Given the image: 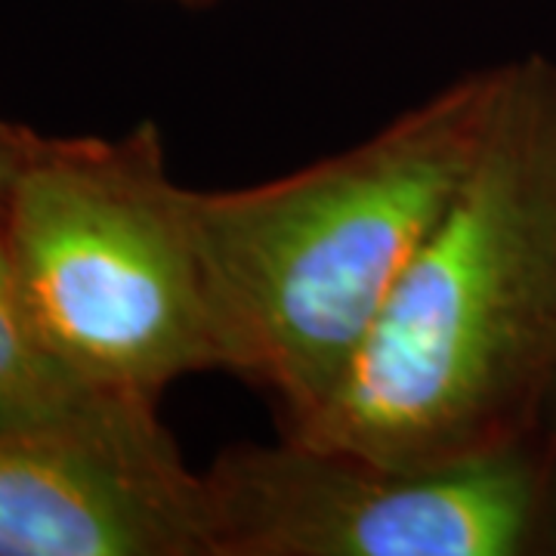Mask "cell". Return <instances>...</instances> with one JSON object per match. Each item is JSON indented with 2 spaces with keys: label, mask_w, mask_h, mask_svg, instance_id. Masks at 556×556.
I'll use <instances>...</instances> for the list:
<instances>
[{
  "label": "cell",
  "mask_w": 556,
  "mask_h": 556,
  "mask_svg": "<svg viewBox=\"0 0 556 556\" xmlns=\"http://www.w3.org/2000/svg\"><path fill=\"white\" fill-rule=\"evenodd\" d=\"M554 405L556 60L529 53L338 393L281 437L445 467L532 442Z\"/></svg>",
  "instance_id": "cell-1"
},
{
  "label": "cell",
  "mask_w": 556,
  "mask_h": 556,
  "mask_svg": "<svg viewBox=\"0 0 556 556\" xmlns=\"http://www.w3.org/2000/svg\"><path fill=\"white\" fill-rule=\"evenodd\" d=\"M504 62L467 72L378 134L244 189H192L226 375L294 433L338 393L420 241L477 159Z\"/></svg>",
  "instance_id": "cell-2"
},
{
  "label": "cell",
  "mask_w": 556,
  "mask_h": 556,
  "mask_svg": "<svg viewBox=\"0 0 556 556\" xmlns=\"http://www.w3.org/2000/svg\"><path fill=\"white\" fill-rule=\"evenodd\" d=\"M189 199L155 121L118 139L35 130L3 199L28 316L102 390L159 402L189 375H226Z\"/></svg>",
  "instance_id": "cell-3"
},
{
  "label": "cell",
  "mask_w": 556,
  "mask_h": 556,
  "mask_svg": "<svg viewBox=\"0 0 556 556\" xmlns=\"http://www.w3.org/2000/svg\"><path fill=\"white\" fill-rule=\"evenodd\" d=\"M204 473L214 556H554L544 433L445 467H393L278 433Z\"/></svg>",
  "instance_id": "cell-4"
},
{
  "label": "cell",
  "mask_w": 556,
  "mask_h": 556,
  "mask_svg": "<svg viewBox=\"0 0 556 556\" xmlns=\"http://www.w3.org/2000/svg\"><path fill=\"white\" fill-rule=\"evenodd\" d=\"M0 556H214L204 473L159 405L0 439Z\"/></svg>",
  "instance_id": "cell-5"
},
{
  "label": "cell",
  "mask_w": 556,
  "mask_h": 556,
  "mask_svg": "<svg viewBox=\"0 0 556 556\" xmlns=\"http://www.w3.org/2000/svg\"><path fill=\"white\" fill-rule=\"evenodd\" d=\"M159 402L121 396L65 365L25 309L0 232V439L105 424Z\"/></svg>",
  "instance_id": "cell-6"
},
{
  "label": "cell",
  "mask_w": 556,
  "mask_h": 556,
  "mask_svg": "<svg viewBox=\"0 0 556 556\" xmlns=\"http://www.w3.org/2000/svg\"><path fill=\"white\" fill-rule=\"evenodd\" d=\"M31 139H35L31 127L0 118V207H3V199H7V192H10V186L16 179V170H20Z\"/></svg>",
  "instance_id": "cell-7"
},
{
  "label": "cell",
  "mask_w": 556,
  "mask_h": 556,
  "mask_svg": "<svg viewBox=\"0 0 556 556\" xmlns=\"http://www.w3.org/2000/svg\"><path fill=\"white\" fill-rule=\"evenodd\" d=\"M167 3H179V7H207L214 0H167Z\"/></svg>",
  "instance_id": "cell-8"
}]
</instances>
